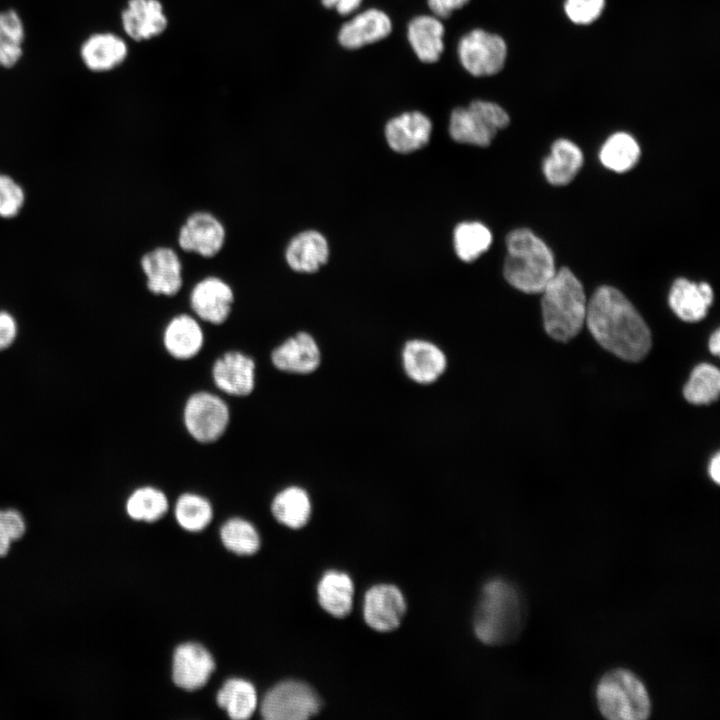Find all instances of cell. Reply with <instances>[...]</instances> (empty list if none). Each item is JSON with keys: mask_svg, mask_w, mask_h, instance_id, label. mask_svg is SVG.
<instances>
[{"mask_svg": "<svg viewBox=\"0 0 720 720\" xmlns=\"http://www.w3.org/2000/svg\"><path fill=\"white\" fill-rule=\"evenodd\" d=\"M585 323L595 340L622 360L639 362L652 346L651 332L627 297L611 286L596 289Z\"/></svg>", "mask_w": 720, "mask_h": 720, "instance_id": "6da1fadb", "label": "cell"}, {"mask_svg": "<svg viewBox=\"0 0 720 720\" xmlns=\"http://www.w3.org/2000/svg\"><path fill=\"white\" fill-rule=\"evenodd\" d=\"M25 200L22 187L10 176L0 174V217L11 218L21 210Z\"/></svg>", "mask_w": 720, "mask_h": 720, "instance_id": "8d00e7d4", "label": "cell"}, {"mask_svg": "<svg viewBox=\"0 0 720 720\" xmlns=\"http://www.w3.org/2000/svg\"><path fill=\"white\" fill-rule=\"evenodd\" d=\"M165 350L177 360L195 357L204 344V332L194 315L179 313L173 316L163 330Z\"/></svg>", "mask_w": 720, "mask_h": 720, "instance_id": "603a6c76", "label": "cell"}, {"mask_svg": "<svg viewBox=\"0 0 720 720\" xmlns=\"http://www.w3.org/2000/svg\"><path fill=\"white\" fill-rule=\"evenodd\" d=\"M708 346H709L710 352H711L713 355H716V356L719 355V351H720V333H719V330H718V329L710 336Z\"/></svg>", "mask_w": 720, "mask_h": 720, "instance_id": "ee69618b", "label": "cell"}, {"mask_svg": "<svg viewBox=\"0 0 720 720\" xmlns=\"http://www.w3.org/2000/svg\"><path fill=\"white\" fill-rule=\"evenodd\" d=\"M213 515L210 502L197 494L184 493L175 504V517L185 530L196 532L204 529Z\"/></svg>", "mask_w": 720, "mask_h": 720, "instance_id": "e575fe53", "label": "cell"}, {"mask_svg": "<svg viewBox=\"0 0 720 720\" xmlns=\"http://www.w3.org/2000/svg\"><path fill=\"white\" fill-rule=\"evenodd\" d=\"M230 421L226 402L208 391L191 394L183 409V422L188 434L197 442L208 444L225 433Z\"/></svg>", "mask_w": 720, "mask_h": 720, "instance_id": "ba28073f", "label": "cell"}, {"mask_svg": "<svg viewBox=\"0 0 720 720\" xmlns=\"http://www.w3.org/2000/svg\"><path fill=\"white\" fill-rule=\"evenodd\" d=\"M393 32V21L383 9L358 10L341 24L337 42L345 50L355 51L387 39Z\"/></svg>", "mask_w": 720, "mask_h": 720, "instance_id": "4fadbf2b", "label": "cell"}, {"mask_svg": "<svg viewBox=\"0 0 720 720\" xmlns=\"http://www.w3.org/2000/svg\"><path fill=\"white\" fill-rule=\"evenodd\" d=\"M322 608L335 617L347 616L353 605L354 586L351 578L338 571L326 572L317 588Z\"/></svg>", "mask_w": 720, "mask_h": 720, "instance_id": "4316f807", "label": "cell"}, {"mask_svg": "<svg viewBox=\"0 0 720 720\" xmlns=\"http://www.w3.org/2000/svg\"><path fill=\"white\" fill-rule=\"evenodd\" d=\"M492 233L479 221H463L453 230V247L457 257L466 263L478 259L491 246Z\"/></svg>", "mask_w": 720, "mask_h": 720, "instance_id": "f1b7e54d", "label": "cell"}, {"mask_svg": "<svg viewBox=\"0 0 720 720\" xmlns=\"http://www.w3.org/2000/svg\"><path fill=\"white\" fill-rule=\"evenodd\" d=\"M271 362L276 369L285 373L310 374L319 367L321 352L314 337L300 331L272 350Z\"/></svg>", "mask_w": 720, "mask_h": 720, "instance_id": "ac0fdd59", "label": "cell"}, {"mask_svg": "<svg viewBox=\"0 0 720 720\" xmlns=\"http://www.w3.org/2000/svg\"><path fill=\"white\" fill-rule=\"evenodd\" d=\"M709 474L712 480L719 484L720 482V455L716 453L709 464Z\"/></svg>", "mask_w": 720, "mask_h": 720, "instance_id": "7bdbcfd3", "label": "cell"}, {"mask_svg": "<svg viewBox=\"0 0 720 720\" xmlns=\"http://www.w3.org/2000/svg\"><path fill=\"white\" fill-rule=\"evenodd\" d=\"M177 245L185 253L210 259L224 248L227 230L222 220L207 210L190 213L177 232Z\"/></svg>", "mask_w": 720, "mask_h": 720, "instance_id": "30bf717a", "label": "cell"}, {"mask_svg": "<svg viewBox=\"0 0 720 720\" xmlns=\"http://www.w3.org/2000/svg\"><path fill=\"white\" fill-rule=\"evenodd\" d=\"M720 373L717 367L701 363L690 374L683 388L686 401L694 405L710 404L718 399Z\"/></svg>", "mask_w": 720, "mask_h": 720, "instance_id": "1f68e13d", "label": "cell"}, {"mask_svg": "<svg viewBox=\"0 0 720 720\" xmlns=\"http://www.w3.org/2000/svg\"><path fill=\"white\" fill-rule=\"evenodd\" d=\"M456 55L460 66L470 76L485 78L504 68L508 47L502 36L478 27L458 39Z\"/></svg>", "mask_w": 720, "mask_h": 720, "instance_id": "52a82bcc", "label": "cell"}, {"mask_svg": "<svg viewBox=\"0 0 720 720\" xmlns=\"http://www.w3.org/2000/svg\"><path fill=\"white\" fill-rule=\"evenodd\" d=\"M235 303L233 287L224 278L207 275L191 287L189 305L200 321L221 325L229 318Z\"/></svg>", "mask_w": 720, "mask_h": 720, "instance_id": "7c38bea8", "label": "cell"}, {"mask_svg": "<svg viewBox=\"0 0 720 720\" xmlns=\"http://www.w3.org/2000/svg\"><path fill=\"white\" fill-rule=\"evenodd\" d=\"M405 610L404 596L394 585H375L365 594L364 619L367 625L376 631L387 632L397 628Z\"/></svg>", "mask_w": 720, "mask_h": 720, "instance_id": "e0dca14e", "label": "cell"}, {"mask_svg": "<svg viewBox=\"0 0 720 720\" xmlns=\"http://www.w3.org/2000/svg\"><path fill=\"white\" fill-rule=\"evenodd\" d=\"M215 669L209 651L197 643H185L175 649L172 663L174 683L188 691L203 687Z\"/></svg>", "mask_w": 720, "mask_h": 720, "instance_id": "ffe728a7", "label": "cell"}, {"mask_svg": "<svg viewBox=\"0 0 720 720\" xmlns=\"http://www.w3.org/2000/svg\"><path fill=\"white\" fill-rule=\"evenodd\" d=\"M713 298V290L708 283H695L686 278H678L671 286L668 302L681 320L698 322L707 315Z\"/></svg>", "mask_w": 720, "mask_h": 720, "instance_id": "cb8c5ba5", "label": "cell"}, {"mask_svg": "<svg viewBox=\"0 0 720 720\" xmlns=\"http://www.w3.org/2000/svg\"><path fill=\"white\" fill-rule=\"evenodd\" d=\"M220 536L224 546L239 555L254 554L260 546L255 527L241 518L226 521L221 527Z\"/></svg>", "mask_w": 720, "mask_h": 720, "instance_id": "d590c367", "label": "cell"}, {"mask_svg": "<svg viewBox=\"0 0 720 720\" xmlns=\"http://www.w3.org/2000/svg\"><path fill=\"white\" fill-rule=\"evenodd\" d=\"M605 6V0H565L564 11L575 24L587 25L597 20Z\"/></svg>", "mask_w": 720, "mask_h": 720, "instance_id": "f35d334b", "label": "cell"}, {"mask_svg": "<svg viewBox=\"0 0 720 720\" xmlns=\"http://www.w3.org/2000/svg\"><path fill=\"white\" fill-rule=\"evenodd\" d=\"M329 256L327 238L315 229L297 232L288 240L283 250L286 266L298 274L318 272L328 262Z\"/></svg>", "mask_w": 720, "mask_h": 720, "instance_id": "9a60e30c", "label": "cell"}, {"mask_svg": "<svg viewBox=\"0 0 720 720\" xmlns=\"http://www.w3.org/2000/svg\"><path fill=\"white\" fill-rule=\"evenodd\" d=\"M471 0H426L429 13L445 20L466 7Z\"/></svg>", "mask_w": 720, "mask_h": 720, "instance_id": "ab89813d", "label": "cell"}, {"mask_svg": "<svg viewBox=\"0 0 720 720\" xmlns=\"http://www.w3.org/2000/svg\"><path fill=\"white\" fill-rule=\"evenodd\" d=\"M404 370L409 378L420 384L436 381L445 371L447 360L443 351L426 340H411L402 351Z\"/></svg>", "mask_w": 720, "mask_h": 720, "instance_id": "7402d4cb", "label": "cell"}, {"mask_svg": "<svg viewBox=\"0 0 720 720\" xmlns=\"http://www.w3.org/2000/svg\"><path fill=\"white\" fill-rule=\"evenodd\" d=\"M320 2L324 8L348 17L360 9L364 0H320Z\"/></svg>", "mask_w": 720, "mask_h": 720, "instance_id": "b9f144b4", "label": "cell"}, {"mask_svg": "<svg viewBox=\"0 0 720 720\" xmlns=\"http://www.w3.org/2000/svg\"><path fill=\"white\" fill-rule=\"evenodd\" d=\"M140 268L147 290L155 296L173 297L184 284L183 262L177 251L165 245L146 251L140 258Z\"/></svg>", "mask_w": 720, "mask_h": 720, "instance_id": "8fae6325", "label": "cell"}, {"mask_svg": "<svg viewBox=\"0 0 720 720\" xmlns=\"http://www.w3.org/2000/svg\"><path fill=\"white\" fill-rule=\"evenodd\" d=\"M640 154V147L633 136L625 132H617L604 142L599 158L607 169L623 173L636 165Z\"/></svg>", "mask_w": 720, "mask_h": 720, "instance_id": "4dcf8cb0", "label": "cell"}, {"mask_svg": "<svg viewBox=\"0 0 720 720\" xmlns=\"http://www.w3.org/2000/svg\"><path fill=\"white\" fill-rule=\"evenodd\" d=\"M541 293L546 333L559 342L573 339L585 323L588 303L579 279L569 268L562 267L556 270Z\"/></svg>", "mask_w": 720, "mask_h": 720, "instance_id": "3957f363", "label": "cell"}, {"mask_svg": "<svg viewBox=\"0 0 720 720\" xmlns=\"http://www.w3.org/2000/svg\"><path fill=\"white\" fill-rule=\"evenodd\" d=\"M581 149L568 139H558L551 146L550 155L543 161L546 180L555 186L570 183L583 165Z\"/></svg>", "mask_w": 720, "mask_h": 720, "instance_id": "484cf974", "label": "cell"}, {"mask_svg": "<svg viewBox=\"0 0 720 720\" xmlns=\"http://www.w3.org/2000/svg\"><path fill=\"white\" fill-rule=\"evenodd\" d=\"M509 123V114L502 106L489 100L475 99L450 112L448 133L457 143L488 147Z\"/></svg>", "mask_w": 720, "mask_h": 720, "instance_id": "8992f818", "label": "cell"}, {"mask_svg": "<svg viewBox=\"0 0 720 720\" xmlns=\"http://www.w3.org/2000/svg\"><path fill=\"white\" fill-rule=\"evenodd\" d=\"M24 27L14 10L0 13V66L13 67L22 56Z\"/></svg>", "mask_w": 720, "mask_h": 720, "instance_id": "836d02e7", "label": "cell"}, {"mask_svg": "<svg viewBox=\"0 0 720 720\" xmlns=\"http://www.w3.org/2000/svg\"><path fill=\"white\" fill-rule=\"evenodd\" d=\"M525 606L518 590L502 579L489 581L482 589L474 615V632L487 645H502L516 639L524 625Z\"/></svg>", "mask_w": 720, "mask_h": 720, "instance_id": "7a4b0ae2", "label": "cell"}, {"mask_svg": "<svg viewBox=\"0 0 720 720\" xmlns=\"http://www.w3.org/2000/svg\"><path fill=\"white\" fill-rule=\"evenodd\" d=\"M273 516L281 524L299 529L311 516V500L305 489L289 486L278 492L271 504Z\"/></svg>", "mask_w": 720, "mask_h": 720, "instance_id": "83f0119b", "label": "cell"}, {"mask_svg": "<svg viewBox=\"0 0 720 720\" xmlns=\"http://www.w3.org/2000/svg\"><path fill=\"white\" fill-rule=\"evenodd\" d=\"M596 700L601 714L610 720H644L651 713L645 685L633 672L622 668L602 676Z\"/></svg>", "mask_w": 720, "mask_h": 720, "instance_id": "5b68a950", "label": "cell"}, {"mask_svg": "<svg viewBox=\"0 0 720 720\" xmlns=\"http://www.w3.org/2000/svg\"><path fill=\"white\" fill-rule=\"evenodd\" d=\"M17 322L6 311H0V351L8 348L17 336Z\"/></svg>", "mask_w": 720, "mask_h": 720, "instance_id": "60d3db41", "label": "cell"}, {"mask_svg": "<svg viewBox=\"0 0 720 720\" xmlns=\"http://www.w3.org/2000/svg\"><path fill=\"white\" fill-rule=\"evenodd\" d=\"M25 529L24 518L17 510H0V557L7 554L12 541L24 535Z\"/></svg>", "mask_w": 720, "mask_h": 720, "instance_id": "74e56055", "label": "cell"}, {"mask_svg": "<svg viewBox=\"0 0 720 720\" xmlns=\"http://www.w3.org/2000/svg\"><path fill=\"white\" fill-rule=\"evenodd\" d=\"M506 247L503 266L506 281L524 293H541L556 272L550 248L528 228L509 232Z\"/></svg>", "mask_w": 720, "mask_h": 720, "instance_id": "277c9868", "label": "cell"}, {"mask_svg": "<svg viewBox=\"0 0 720 720\" xmlns=\"http://www.w3.org/2000/svg\"><path fill=\"white\" fill-rule=\"evenodd\" d=\"M319 708L318 695L309 685L287 680L266 693L260 712L267 720H304L315 715Z\"/></svg>", "mask_w": 720, "mask_h": 720, "instance_id": "9c48e42d", "label": "cell"}, {"mask_svg": "<svg viewBox=\"0 0 720 720\" xmlns=\"http://www.w3.org/2000/svg\"><path fill=\"white\" fill-rule=\"evenodd\" d=\"M433 123L419 110L404 111L390 118L384 126V137L396 153L408 154L425 147L432 136Z\"/></svg>", "mask_w": 720, "mask_h": 720, "instance_id": "5bb4252c", "label": "cell"}, {"mask_svg": "<svg viewBox=\"0 0 720 720\" xmlns=\"http://www.w3.org/2000/svg\"><path fill=\"white\" fill-rule=\"evenodd\" d=\"M256 364L241 351H227L213 363L211 374L215 386L230 396L245 397L255 387Z\"/></svg>", "mask_w": 720, "mask_h": 720, "instance_id": "2e32d148", "label": "cell"}, {"mask_svg": "<svg viewBox=\"0 0 720 720\" xmlns=\"http://www.w3.org/2000/svg\"><path fill=\"white\" fill-rule=\"evenodd\" d=\"M168 509L166 495L152 486L135 489L127 499V514L134 520L153 522L160 519Z\"/></svg>", "mask_w": 720, "mask_h": 720, "instance_id": "d6a6232c", "label": "cell"}, {"mask_svg": "<svg viewBox=\"0 0 720 720\" xmlns=\"http://www.w3.org/2000/svg\"><path fill=\"white\" fill-rule=\"evenodd\" d=\"M217 703L225 709L230 718L247 719L254 713L257 706L255 688L244 679H229L218 691Z\"/></svg>", "mask_w": 720, "mask_h": 720, "instance_id": "f546056e", "label": "cell"}, {"mask_svg": "<svg viewBox=\"0 0 720 720\" xmlns=\"http://www.w3.org/2000/svg\"><path fill=\"white\" fill-rule=\"evenodd\" d=\"M127 54V44L113 33L94 34L81 47L84 64L95 72H105L116 68L123 63Z\"/></svg>", "mask_w": 720, "mask_h": 720, "instance_id": "d4e9b609", "label": "cell"}, {"mask_svg": "<svg viewBox=\"0 0 720 720\" xmlns=\"http://www.w3.org/2000/svg\"><path fill=\"white\" fill-rule=\"evenodd\" d=\"M121 21L125 33L135 41L157 37L168 26L160 0H128L121 13Z\"/></svg>", "mask_w": 720, "mask_h": 720, "instance_id": "44dd1931", "label": "cell"}, {"mask_svg": "<svg viewBox=\"0 0 720 720\" xmlns=\"http://www.w3.org/2000/svg\"><path fill=\"white\" fill-rule=\"evenodd\" d=\"M444 20L431 14L413 16L406 25V39L414 56L423 64L437 63L445 51Z\"/></svg>", "mask_w": 720, "mask_h": 720, "instance_id": "d6986e66", "label": "cell"}]
</instances>
